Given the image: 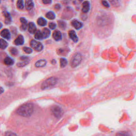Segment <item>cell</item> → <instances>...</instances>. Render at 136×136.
<instances>
[{"label":"cell","mask_w":136,"mask_h":136,"mask_svg":"<svg viewBox=\"0 0 136 136\" xmlns=\"http://www.w3.org/2000/svg\"><path fill=\"white\" fill-rule=\"evenodd\" d=\"M34 111V106L31 103H27L21 105L18 108L17 112L18 114L24 117L30 116Z\"/></svg>","instance_id":"obj_1"},{"label":"cell","mask_w":136,"mask_h":136,"mask_svg":"<svg viewBox=\"0 0 136 136\" xmlns=\"http://www.w3.org/2000/svg\"><path fill=\"white\" fill-rule=\"evenodd\" d=\"M57 82V79L55 77H51L47 79L42 83L41 86L42 89H46L52 87L55 85Z\"/></svg>","instance_id":"obj_2"},{"label":"cell","mask_w":136,"mask_h":136,"mask_svg":"<svg viewBox=\"0 0 136 136\" xmlns=\"http://www.w3.org/2000/svg\"><path fill=\"white\" fill-rule=\"evenodd\" d=\"M82 56L80 53H76L73 55L71 60V66L72 68H76L78 66L82 61Z\"/></svg>","instance_id":"obj_3"},{"label":"cell","mask_w":136,"mask_h":136,"mask_svg":"<svg viewBox=\"0 0 136 136\" xmlns=\"http://www.w3.org/2000/svg\"><path fill=\"white\" fill-rule=\"evenodd\" d=\"M53 114L57 118H60L63 115V111L62 109L58 106H54L51 109Z\"/></svg>","instance_id":"obj_4"},{"label":"cell","mask_w":136,"mask_h":136,"mask_svg":"<svg viewBox=\"0 0 136 136\" xmlns=\"http://www.w3.org/2000/svg\"><path fill=\"white\" fill-rule=\"evenodd\" d=\"M30 44L32 48L34 49L36 51H37V52H40L43 49V46L42 43L36 41L35 40H31Z\"/></svg>","instance_id":"obj_5"},{"label":"cell","mask_w":136,"mask_h":136,"mask_svg":"<svg viewBox=\"0 0 136 136\" xmlns=\"http://www.w3.org/2000/svg\"><path fill=\"white\" fill-rule=\"evenodd\" d=\"M1 36L3 38H4L6 39H10L11 38V34L10 32L9 31L8 29H3V30L1 31Z\"/></svg>","instance_id":"obj_6"},{"label":"cell","mask_w":136,"mask_h":136,"mask_svg":"<svg viewBox=\"0 0 136 136\" xmlns=\"http://www.w3.org/2000/svg\"><path fill=\"white\" fill-rule=\"evenodd\" d=\"M3 15L5 17V23L6 25H9L12 22L11 17L10 14L9 12L6 11L3 12Z\"/></svg>","instance_id":"obj_7"},{"label":"cell","mask_w":136,"mask_h":136,"mask_svg":"<svg viewBox=\"0 0 136 136\" xmlns=\"http://www.w3.org/2000/svg\"><path fill=\"white\" fill-rule=\"evenodd\" d=\"M14 44H15L16 45L19 46V45H23L24 43V38L23 36L22 35H19L17 38L14 40Z\"/></svg>","instance_id":"obj_8"},{"label":"cell","mask_w":136,"mask_h":136,"mask_svg":"<svg viewBox=\"0 0 136 136\" xmlns=\"http://www.w3.org/2000/svg\"><path fill=\"white\" fill-rule=\"evenodd\" d=\"M71 24L73 26V27L76 29H80V28H82L83 26L82 23H81V22H80L79 21L77 20H72Z\"/></svg>","instance_id":"obj_9"},{"label":"cell","mask_w":136,"mask_h":136,"mask_svg":"<svg viewBox=\"0 0 136 136\" xmlns=\"http://www.w3.org/2000/svg\"><path fill=\"white\" fill-rule=\"evenodd\" d=\"M69 35L70 38L73 40V42L77 43L78 41V36H77L76 32L74 30H70L69 32Z\"/></svg>","instance_id":"obj_10"},{"label":"cell","mask_w":136,"mask_h":136,"mask_svg":"<svg viewBox=\"0 0 136 136\" xmlns=\"http://www.w3.org/2000/svg\"><path fill=\"white\" fill-rule=\"evenodd\" d=\"M53 37L56 41H59L62 39V34L60 31L55 30L53 34Z\"/></svg>","instance_id":"obj_11"},{"label":"cell","mask_w":136,"mask_h":136,"mask_svg":"<svg viewBox=\"0 0 136 136\" xmlns=\"http://www.w3.org/2000/svg\"><path fill=\"white\" fill-rule=\"evenodd\" d=\"M90 9V3L88 1H84L82 4V11L83 13H87Z\"/></svg>","instance_id":"obj_12"},{"label":"cell","mask_w":136,"mask_h":136,"mask_svg":"<svg viewBox=\"0 0 136 136\" xmlns=\"http://www.w3.org/2000/svg\"><path fill=\"white\" fill-rule=\"evenodd\" d=\"M28 31L31 34H34L36 31V27L33 23H30L28 25Z\"/></svg>","instance_id":"obj_13"},{"label":"cell","mask_w":136,"mask_h":136,"mask_svg":"<svg viewBox=\"0 0 136 136\" xmlns=\"http://www.w3.org/2000/svg\"><path fill=\"white\" fill-rule=\"evenodd\" d=\"M25 3H26L25 4L26 9L28 11L31 10L34 6V3H33L32 1H30V0H27V1H26Z\"/></svg>","instance_id":"obj_14"},{"label":"cell","mask_w":136,"mask_h":136,"mask_svg":"<svg viewBox=\"0 0 136 136\" xmlns=\"http://www.w3.org/2000/svg\"><path fill=\"white\" fill-rule=\"evenodd\" d=\"M47 62L45 60L42 59L38 61L35 63V67L37 68H40V67H43L44 66H45Z\"/></svg>","instance_id":"obj_15"},{"label":"cell","mask_w":136,"mask_h":136,"mask_svg":"<svg viewBox=\"0 0 136 136\" xmlns=\"http://www.w3.org/2000/svg\"><path fill=\"white\" fill-rule=\"evenodd\" d=\"M4 63H5V65H9V66L12 65L14 64L13 60L12 59V58H11L10 57H6L4 58Z\"/></svg>","instance_id":"obj_16"},{"label":"cell","mask_w":136,"mask_h":136,"mask_svg":"<svg viewBox=\"0 0 136 136\" xmlns=\"http://www.w3.org/2000/svg\"><path fill=\"white\" fill-rule=\"evenodd\" d=\"M42 34H43V38H48L50 36L51 31H50V30H49L48 28H44L43 30Z\"/></svg>","instance_id":"obj_17"},{"label":"cell","mask_w":136,"mask_h":136,"mask_svg":"<svg viewBox=\"0 0 136 136\" xmlns=\"http://www.w3.org/2000/svg\"><path fill=\"white\" fill-rule=\"evenodd\" d=\"M8 46V43L3 39H0V48L2 50L5 49Z\"/></svg>","instance_id":"obj_18"},{"label":"cell","mask_w":136,"mask_h":136,"mask_svg":"<svg viewBox=\"0 0 136 136\" xmlns=\"http://www.w3.org/2000/svg\"><path fill=\"white\" fill-rule=\"evenodd\" d=\"M116 136H131V134L129 131H122L117 132Z\"/></svg>","instance_id":"obj_19"},{"label":"cell","mask_w":136,"mask_h":136,"mask_svg":"<svg viewBox=\"0 0 136 136\" xmlns=\"http://www.w3.org/2000/svg\"><path fill=\"white\" fill-rule=\"evenodd\" d=\"M35 38L36 39H38V40H42L44 39L42 32L40 30L36 31L35 34Z\"/></svg>","instance_id":"obj_20"},{"label":"cell","mask_w":136,"mask_h":136,"mask_svg":"<svg viewBox=\"0 0 136 136\" xmlns=\"http://www.w3.org/2000/svg\"><path fill=\"white\" fill-rule=\"evenodd\" d=\"M37 24L40 26H44L47 24V21L44 18H39L37 20Z\"/></svg>","instance_id":"obj_21"},{"label":"cell","mask_w":136,"mask_h":136,"mask_svg":"<svg viewBox=\"0 0 136 136\" xmlns=\"http://www.w3.org/2000/svg\"><path fill=\"white\" fill-rule=\"evenodd\" d=\"M46 17L47 18H48L50 20H53L55 18V15L53 12L50 11L48 13H47L46 14Z\"/></svg>","instance_id":"obj_22"},{"label":"cell","mask_w":136,"mask_h":136,"mask_svg":"<svg viewBox=\"0 0 136 136\" xmlns=\"http://www.w3.org/2000/svg\"><path fill=\"white\" fill-rule=\"evenodd\" d=\"M17 6L19 10H23L24 7L23 1H21V0H19V1H18V2H17Z\"/></svg>","instance_id":"obj_23"},{"label":"cell","mask_w":136,"mask_h":136,"mask_svg":"<svg viewBox=\"0 0 136 136\" xmlns=\"http://www.w3.org/2000/svg\"><path fill=\"white\" fill-rule=\"evenodd\" d=\"M67 64V60L64 58H61L60 59V65L61 68H64Z\"/></svg>","instance_id":"obj_24"},{"label":"cell","mask_w":136,"mask_h":136,"mask_svg":"<svg viewBox=\"0 0 136 136\" xmlns=\"http://www.w3.org/2000/svg\"><path fill=\"white\" fill-rule=\"evenodd\" d=\"M58 26H59V27L61 29H64L66 28V26H67V24H66V23L63 21H58Z\"/></svg>","instance_id":"obj_25"},{"label":"cell","mask_w":136,"mask_h":136,"mask_svg":"<svg viewBox=\"0 0 136 136\" xmlns=\"http://www.w3.org/2000/svg\"><path fill=\"white\" fill-rule=\"evenodd\" d=\"M29 61H26L22 62V63H18L17 64V66L18 67H24V66L27 65L29 63Z\"/></svg>","instance_id":"obj_26"},{"label":"cell","mask_w":136,"mask_h":136,"mask_svg":"<svg viewBox=\"0 0 136 136\" xmlns=\"http://www.w3.org/2000/svg\"><path fill=\"white\" fill-rule=\"evenodd\" d=\"M10 52L12 55H16L18 54V50L14 48V47H12L10 49Z\"/></svg>","instance_id":"obj_27"},{"label":"cell","mask_w":136,"mask_h":136,"mask_svg":"<svg viewBox=\"0 0 136 136\" xmlns=\"http://www.w3.org/2000/svg\"><path fill=\"white\" fill-rule=\"evenodd\" d=\"M23 51L27 54H30L32 52V51L30 48H29V47H24L23 48Z\"/></svg>","instance_id":"obj_28"},{"label":"cell","mask_w":136,"mask_h":136,"mask_svg":"<svg viewBox=\"0 0 136 136\" xmlns=\"http://www.w3.org/2000/svg\"><path fill=\"white\" fill-rule=\"evenodd\" d=\"M5 136H18L16 134L13 133L12 132L8 131L6 132L5 134Z\"/></svg>","instance_id":"obj_29"},{"label":"cell","mask_w":136,"mask_h":136,"mask_svg":"<svg viewBox=\"0 0 136 136\" xmlns=\"http://www.w3.org/2000/svg\"><path fill=\"white\" fill-rule=\"evenodd\" d=\"M49 27H50V29H53V30H54V29H55L56 28V25L55 24L53 23H51L49 24Z\"/></svg>","instance_id":"obj_30"},{"label":"cell","mask_w":136,"mask_h":136,"mask_svg":"<svg viewBox=\"0 0 136 136\" xmlns=\"http://www.w3.org/2000/svg\"><path fill=\"white\" fill-rule=\"evenodd\" d=\"M27 26H27V24H22V25L21 26L20 29H21L22 30L24 31V30H26V29H27Z\"/></svg>","instance_id":"obj_31"},{"label":"cell","mask_w":136,"mask_h":136,"mask_svg":"<svg viewBox=\"0 0 136 136\" xmlns=\"http://www.w3.org/2000/svg\"><path fill=\"white\" fill-rule=\"evenodd\" d=\"M102 4L103 5L105 8H109V3L107 2V1H103L102 2Z\"/></svg>","instance_id":"obj_32"},{"label":"cell","mask_w":136,"mask_h":136,"mask_svg":"<svg viewBox=\"0 0 136 136\" xmlns=\"http://www.w3.org/2000/svg\"><path fill=\"white\" fill-rule=\"evenodd\" d=\"M20 20V22L22 23V24H27V21L26 19H25V18H21Z\"/></svg>","instance_id":"obj_33"},{"label":"cell","mask_w":136,"mask_h":136,"mask_svg":"<svg viewBox=\"0 0 136 136\" xmlns=\"http://www.w3.org/2000/svg\"><path fill=\"white\" fill-rule=\"evenodd\" d=\"M43 3H44V4H50V3H52V1H50V0H43Z\"/></svg>","instance_id":"obj_34"},{"label":"cell","mask_w":136,"mask_h":136,"mask_svg":"<svg viewBox=\"0 0 136 136\" xmlns=\"http://www.w3.org/2000/svg\"><path fill=\"white\" fill-rule=\"evenodd\" d=\"M61 5L59 4H56L55 5V9L56 10H60L61 9Z\"/></svg>","instance_id":"obj_35"},{"label":"cell","mask_w":136,"mask_h":136,"mask_svg":"<svg viewBox=\"0 0 136 136\" xmlns=\"http://www.w3.org/2000/svg\"><path fill=\"white\" fill-rule=\"evenodd\" d=\"M4 92V89L2 87H0V94Z\"/></svg>","instance_id":"obj_36"},{"label":"cell","mask_w":136,"mask_h":136,"mask_svg":"<svg viewBox=\"0 0 136 136\" xmlns=\"http://www.w3.org/2000/svg\"><path fill=\"white\" fill-rule=\"evenodd\" d=\"M51 62H52V63L53 64H55L56 63V61L55 60H53Z\"/></svg>","instance_id":"obj_37"},{"label":"cell","mask_w":136,"mask_h":136,"mask_svg":"<svg viewBox=\"0 0 136 136\" xmlns=\"http://www.w3.org/2000/svg\"><path fill=\"white\" fill-rule=\"evenodd\" d=\"M2 23H0V29H1L2 27Z\"/></svg>","instance_id":"obj_38"},{"label":"cell","mask_w":136,"mask_h":136,"mask_svg":"<svg viewBox=\"0 0 136 136\" xmlns=\"http://www.w3.org/2000/svg\"><path fill=\"white\" fill-rule=\"evenodd\" d=\"M0 3H1V1H0Z\"/></svg>","instance_id":"obj_39"}]
</instances>
